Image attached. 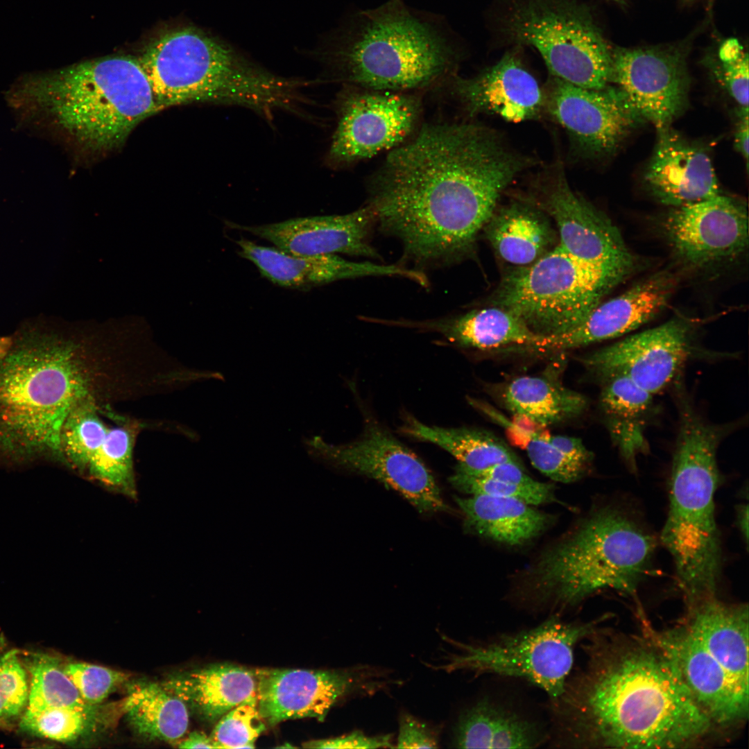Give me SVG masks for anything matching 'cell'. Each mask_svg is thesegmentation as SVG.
<instances>
[{"mask_svg":"<svg viewBox=\"0 0 749 749\" xmlns=\"http://www.w3.org/2000/svg\"><path fill=\"white\" fill-rule=\"evenodd\" d=\"M528 162L488 128L427 124L390 152L372 180L368 205L413 260L452 263L471 251Z\"/></svg>","mask_w":749,"mask_h":749,"instance_id":"6da1fadb","label":"cell"},{"mask_svg":"<svg viewBox=\"0 0 749 749\" xmlns=\"http://www.w3.org/2000/svg\"><path fill=\"white\" fill-rule=\"evenodd\" d=\"M605 624L579 644L583 665L571 671L561 694L547 700L552 747L693 748L720 737L644 630Z\"/></svg>","mask_w":749,"mask_h":749,"instance_id":"7a4b0ae2","label":"cell"},{"mask_svg":"<svg viewBox=\"0 0 749 749\" xmlns=\"http://www.w3.org/2000/svg\"><path fill=\"white\" fill-rule=\"evenodd\" d=\"M7 100L21 126L92 153L121 147L139 123L160 110L139 60L128 56L26 75Z\"/></svg>","mask_w":749,"mask_h":749,"instance_id":"3957f363","label":"cell"},{"mask_svg":"<svg viewBox=\"0 0 749 749\" xmlns=\"http://www.w3.org/2000/svg\"><path fill=\"white\" fill-rule=\"evenodd\" d=\"M81 349L44 324L9 336L0 354V465L60 461V436L70 413L93 399Z\"/></svg>","mask_w":749,"mask_h":749,"instance_id":"277c9868","label":"cell"},{"mask_svg":"<svg viewBox=\"0 0 749 749\" xmlns=\"http://www.w3.org/2000/svg\"><path fill=\"white\" fill-rule=\"evenodd\" d=\"M655 544L626 512L612 506L592 510L524 572L513 599L531 612L562 617L603 590L634 598Z\"/></svg>","mask_w":749,"mask_h":749,"instance_id":"5b68a950","label":"cell"},{"mask_svg":"<svg viewBox=\"0 0 749 749\" xmlns=\"http://www.w3.org/2000/svg\"><path fill=\"white\" fill-rule=\"evenodd\" d=\"M678 428L669 480V508L661 540L671 556L686 605L716 596L722 550L714 497L721 483L717 451L732 431L703 416L678 393Z\"/></svg>","mask_w":749,"mask_h":749,"instance_id":"8992f818","label":"cell"},{"mask_svg":"<svg viewBox=\"0 0 749 749\" xmlns=\"http://www.w3.org/2000/svg\"><path fill=\"white\" fill-rule=\"evenodd\" d=\"M139 62L157 105L193 103L241 105L266 115L292 109L306 82L277 76L223 40L195 28L167 33L150 44Z\"/></svg>","mask_w":749,"mask_h":749,"instance_id":"52a82bcc","label":"cell"},{"mask_svg":"<svg viewBox=\"0 0 749 749\" xmlns=\"http://www.w3.org/2000/svg\"><path fill=\"white\" fill-rule=\"evenodd\" d=\"M321 54L355 86L390 92L434 83L451 74L456 58L444 28L402 0L356 13Z\"/></svg>","mask_w":749,"mask_h":749,"instance_id":"ba28073f","label":"cell"},{"mask_svg":"<svg viewBox=\"0 0 749 749\" xmlns=\"http://www.w3.org/2000/svg\"><path fill=\"white\" fill-rule=\"evenodd\" d=\"M630 274L577 258L558 244L503 277L493 306L519 316L537 335L556 336L578 326Z\"/></svg>","mask_w":749,"mask_h":749,"instance_id":"9c48e42d","label":"cell"},{"mask_svg":"<svg viewBox=\"0 0 749 749\" xmlns=\"http://www.w3.org/2000/svg\"><path fill=\"white\" fill-rule=\"evenodd\" d=\"M503 31L518 45L533 46L552 76L592 89L610 83L612 49L589 9L576 0H517Z\"/></svg>","mask_w":749,"mask_h":749,"instance_id":"30bf717a","label":"cell"},{"mask_svg":"<svg viewBox=\"0 0 749 749\" xmlns=\"http://www.w3.org/2000/svg\"><path fill=\"white\" fill-rule=\"evenodd\" d=\"M610 616L588 621H566L549 615L535 626L505 632L475 644L453 642L460 653L440 668L475 676L494 675L519 679L542 690L548 700L558 698L572 671L575 650Z\"/></svg>","mask_w":749,"mask_h":749,"instance_id":"8fae6325","label":"cell"},{"mask_svg":"<svg viewBox=\"0 0 749 749\" xmlns=\"http://www.w3.org/2000/svg\"><path fill=\"white\" fill-rule=\"evenodd\" d=\"M257 708L270 725L283 721L316 718L323 721L340 699L352 694H372L388 680L368 666L347 670L255 669Z\"/></svg>","mask_w":749,"mask_h":749,"instance_id":"7c38bea8","label":"cell"},{"mask_svg":"<svg viewBox=\"0 0 749 749\" xmlns=\"http://www.w3.org/2000/svg\"><path fill=\"white\" fill-rule=\"evenodd\" d=\"M694 327L687 320L673 318L580 361L601 381L622 376L655 395L675 382L689 361L699 355Z\"/></svg>","mask_w":749,"mask_h":749,"instance_id":"4fadbf2b","label":"cell"},{"mask_svg":"<svg viewBox=\"0 0 749 749\" xmlns=\"http://www.w3.org/2000/svg\"><path fill=\"white\" fill-rule=\"evenodd\" d=\"M421 111L418 97L400 92L352 89L341 98L328 153L349 164L395 148L413 132Z\"/></svg>","mask_w":749,"mask_h":749,"instance_id":"5bb4252c","label":"cell"},{"mask_svg":"<svg viewBox=\"0 0 749 749\" xmlns=\"http://www.w3.org/2000/svg\"><path fill=\"white\" fill-rule=\"evenodd\" d=\"M306 444L325 458L395 490L420 513L448 509L422 461L379 427H368L360 439L349 444L332 445L318 436Z\"/></svg>","mask_w":749,"mask_h":749,"instance_id":"9a60e30c","label":"cell"},{"mask_svg":"<svg viewBox=\"0 0 749 749\" xmlns=\"http://www.w3.org/2000/svg\"><path fill=\"white\" fill-rule=\"evenodd\" d=\"M642 629L676 667L694 701L721 737L743 727L749 694L741 690L682 619L657 629L640 615Z\"/></svg>","mask_w":749,"mask_h":749,"instance_id":"2e32d148","label":"cell"},{"mask_svg":"<svg viewBox=\"0 0 749 749\" xmlns=\"http://www.w3.org/2000/svg\"><path fill=\"white\" fill-rule=\"evenodd\" d=\"M544 106L588 157L615 152L644 121L616 86L585 89L551 76Z\"/></svg>","mask_w":749,"mask_h":749,"instance_id":"e0dca14e","label":"cell"},{"mask_svg":"<svg viewBox=\"0 0 749 749\" xmlns=\"http://www.w3.org/2000/svg\"><path fill=\"white\" fill-rule=\"evenodd\" d=\"M612 56L610 83L658 133L671 128L688 101L689 81L682 51L673 46L616 47Z\"/></svg>","mask_w":749,"mask_h":749,"instance_id":"ac0fdd59","label":"cell"},{"mask_svg":"<svg viewBox=\"0 0 749 749\" xmlns=\"http://www.w3.org/2000/svg\"><path fill=\"white\" fill-rule=\"evenodd\" d=\"M663 230L675 255L692 266L732 260L748 245V215L743 202L721 193L673 207Z\"/></svg>","mask_w":749,"mask_h":749,"instance_id":"d6986e66","label":"cell"},{"mask_svg":"<svg viewBox=\"0 0 749 749\" xmlns=\"http://www.w3.org/2000/svg\"><path fill=\"white\" fill-rule=\"evenodd\" d=\"M543 209L554 221L563 250L580 259L632 274L635 259L617 226L574 191L559 169L547 187Z\"/></svg>","mask_w":749,"mask_h":749,"instance_id":"ffe728a7","label":"cell"},{"mask_svg":"<svg viewBox=\"0 0 749 749\" xmlns=\"http://www.w3.org/2000/svg\"><path fill=\"white\" fill-rule=\"evenodd\" d=\"M677 285L669 271H660L621 295L599 303L578 326L562 334L542 337L531 351L549 352L583 347L635 330L667 306Z\"/></svg>","mask_w":749,"mask_h":749,"instance_id":"44dd1931","label":"cell"},{"mask_svg":"<svg viewBox=\"0 0 749 749\" xmlns=\"http://www.w3.org/2000/svg\"><path fill=\"white\" fill-rule=\"evenodd\" d=\"M376 221L369 205L342 215L314 216L259 225L226 222L232 229L246 231L285 252L299 255L342 253L377 258L369 243Z\"/></svg>","mask_w":749,"mask_h":749,"instance_id":"7402d4cb","label":"cell"},{"mask_svg":"<svg viewBox=\"0 0 749 749\" xmlns=\"http://www.w3.org/2000/svg\"><path fill=\"white\" fill-rule=\"evenodd\" d=\"M453 89L471 114H494L520 122L537 117L544 107V92L516 49L475 76L456 77Z\"/></svg>","mask_w":749,"mask_h":749,"instance_id":"603a6c76","label":"cell"},{"mask_svg":"<svg viewBox=\"0 0 749 749\" xmlns=\"http://www.w3.org/2000/svg\"><path fill=\"white\" fill-rule=\"evenodd\" d=\"M658 135L644 174L645 185L655 199L678 207L721 193L712 160L703 149L671 128Z\"/></svg>","mask_w":749,"mask_h":749,"instance_id":"cb8c5ba5","label":"cell"},{"mask_svg":"<svg viewBox=\"0 0 749 749\" xmlns=\"http://www.w3.org/2000/svg\"><path fill=\"white\" fill-rule=\"evenodd\" d=\"M236 243L240 248L239 256L253 263L263 277L285 288L306 289L368 276H399L411 281L417 277L415 270L395 264L351 261L336 254L295 255L243 238Z\"/></svg>","mask_w":749,"mask_h":749,"instance_id":"d4e9b609","label":"cell"},{"mask_svg":"<svg viewBox=\"0 0 749 749\" xmlns=\"http://www.w3.org/2000/svg\"><path fill=\"white\" fill-rule=\"evenodd\" d=\"M549 721L519 702L486 694L459 715L454 744L459 748H537L549 743Z\"/></svg>","mask_w":749,"mask_h":749,"instance_id":"484cf974","label":"cell"},{"mask_svg":"<svg viewBox=\"0 0 749 749\" xmlns=\"http://www.w3.org/2000/svg\"><path fill=\"white\" fill-rule=\"evenodd\" d=\"M748 605L717 596L687 605L682 620L734 684L749 694Z\"/></svg>","mask_w":749,"mask_h":749,"instance_id":"4316f807","label":"cell"},{"mask_svg":"<svg viewBox=\"0 0 749 749\" xmlns=\"http://www.w3.org/2000/svg\"><path fill=\"white\" fill-rule=\"evenodd\" d=\"M161 685L211 721L219 719L257 693L254 669L227 663L179 673Z\"/></svg>","mask_w":749,"mask_h":749,"instance_id":"83f0119b","label":"cell"},{"mask_svg":"<svg viewBox=\"0 0 749 749\" xmlns=\"http://www.w3.org/2000/svg\"><path fill=\"white\" fill-rule=\"evenodd\" d=\"M601 383L599 405L611 440L629 470L635 472L638 457L649 451L646 431L655 411L654 395L622 376Z\"/></svg>","mask_w":749,"mask_h":749,"instance_id":"f1b7e54d","label":"cell"},{"mask_svg":"<svg viewBox=\"0 0 749 749\" xmlns=\"http://www.w3.org/2000/svg\"><path fill=\"white\" fill-rule=\"evenodd\" d=\"M465 527L478 535L509 545L526 543L543 533L551 516L515 498L472 494L456 497Z\"/></svg>","mask_w":749,"mask_h":749,"instance_id":"f546056e","label":"cell"},{"mask_svg":"<svg viewBox=\"0 0 749 749\" xmlns=\"http://www.w3.org/2000/svg\"><path fill=\"white\" fill-rule=\"evenodd\" d=\"M413 327L440 333L451 343L465 347L490 350L533 345L541 336L513 312L492 306L450 318L415 322Z\"/></svg>","mask_w":749,"mask_h":749,"instance_id":"4dcf8cb0","label":"cell"},{"mask_svg":"<svg viewBox=\"0 0 749 749\" xmlns=\"http://www.w3.org/2000/svg\"><path fill=\"white\" fill-rule=\"evenodd\" d=\"M484 227L497 255L517 267L535 261L553 248L556 239L549 218L539 209L519 202L494 211Z\"/></svg>","mask_w":749,"mask_h":749,"instance_id":"1f68e13d","label":"cell"},{"mask_svg":"<svg viewBox=\"0 0 749 749\" xmlns=\"http://www.w3.org/2000/svg\"><path fill=\"white\" fill-rule=\"evenodd\" d=\"M502 398L510 412L541 425L578 416L588 405L583 395L566 388L551 374L515 378L506 386Z\"/></svg>","mask_w":749,"mask_h":749,"instance_id":"d6a6232c","label":"cell"},{"mask_svg":"<svg viewBox=\"0 0 749 749\" xmlns=\"http://www.w3.org/2000/svg\"><path fill=\"white\" fill-rule=\"evenodd\" d=\"M123 710L130 725L148 739L175 743L186 734L189 709L186 703L161 684L151 682L131 685Z\"/></svg>","mask_w":749,"mask_h":749,"instance_id":"836d02e7","label":"cell"},{"mask_svg":"<svg viewBox=\"0 0 749 749\" xmlns=\"http://www.w3.org/2000/svg\"><path fill=\"white\" fill-rule=\"evenodd\" d=\"M402 430L414 438L440 446L454 456L459 465L471 470H483L503 462L521 464L501 440L484 430L429 427L412 418Z\"/></svg>","mask_w":749,"mask_h":749,"instance_id":"e575fe53","label":"cell"},{"mask_svg":"<svg viewBox=\"0 0 749 749\" xmlns=\"http://www.w3.org/2000/svg\"><path fill=\"white\" fill-rule=\"evenodd\" d=\"M31 675L28 707L31 710L48 707H70L89 712H98V706L87 703L77 688L59 665L49 655L32 654L26 660Z\"/></svg>","mask_w":749,"mask_h":749,"instance_id":"d590c367","label":"cell"},{"mask_svg":"<svg viewBox=\"0 0 749 749\" xmlns=\"http://www.w3.org/2000/svg\"><path fill=\"white\" fill-rule=\"evenodd\" d=\"M133 433L127 427H110L109 431L89 459L85 472L106 486L133 497Z\"/></svg>","mask_w":749,"mask_h":749,"instance_id":"8d00e7d4","label":"cell"},{"mask_svg":"<svg viewBox=\"0 0 749 749\" xmlns=\"http://www.w3.org/2000/svg\"><path fill=\"white\" fill-rule=\"evenodd\" d=\"M98 712L70 707H48L41 710L27 709L20 721V728L35 736L60 742L76 740L95 728Z\"/></svg>","mask_w":749,"mask_h":749,"instance_id":"74e56055","label":"cell"},{"mask_svg":"<svg viewBox=\"0 0 749 749\" xmlns=\"http://www.w3.org/2000/svg\"><path fill=\"white\" fill-rule=\"evenodd\" d=\"M451 485L463 492L492 497L515 498L529 505L556 501L552 485L536 481L528 485H518L470 474L457 465L449 478Z\"/></svg>","mask_w":749,"mask_h":749,"instance_id":"f35d334b","label":"cell"},{"mask_svg":"<svg viewBox=\"0 0 749 749\" xmlns=\"http://www.w3.org/2000/svg\"><path fill=\"white\" fill-rule=\"evenodd\" d=\"M265 727L255 696L221 716L210 738L214 748H253Z\"/></svg>","mask_w":749,"mask_h":749,"instance_id":"ab89813d","label":"cell"},{"mask_svg":"<svg viewBox=\"0 0 749 749\" xmlns=\"http://www.w3.org/2000/svg\"><path fill=\"white\" fill-rule=\"evenodd\" d=\"M526 449L533 465L551 479L571 483L583 477L589 466L576 461L549 442L546 436L526 432Z\"/></svg>","mask_w":749,"mask_h":749,"instance_id":"60d3db41","label":"cell"},{"mask_svg":"<svg viewBox=\"0 0 749 749\" xmlns=\"http://www.w3.org/2000/svg\"><path fill=\"white\" fill-rule=\"evenodd\" d=\"M63 670L83 699L92 705H98L130 678L126 673L85 662L69 663Z\"/></svg>","mask_w":749,"mask_h":749,"instance_id":"b9f144b4","label":"cell"},{"mask_svg":"<svg viewBox=\"0 0 749 749\" xmlns=\"http://www.w3.org/2000/svg\"><path fill=\"white\" fill-rule=\"evenodd\" d=\"M714 74L721 85L740 107H748V55L734 38L724 41L719 47Z\"/></svg>","mask_w":749,"mask_h":749,"instance_id":"7bdbcfd3","label":"cell"},{"mask_svg":"<svg viewBox=\"0 0 749 749\" xmlns=\"http://www.w3.org/2000/svg\"><path fill=\"white\" fill-rule=\"evenodd\" d=\"M25 670L16 651H10L0 657V694L5 716L19 714L28 698Z\"/></svg>","mask_w":749,"mask_h":749,"instance_id":"ee69618b","label":"cell"},{"mask_svg":"<svg viewBox=\"0 0 749 749\" xmlns=\"http://www.w3.org/2000/svg\"><path fill=\"white\" fill-rule=\"evenodd\" d=\"M398 748H437L438 732L413 716L404 713L399 718Z\"/></svg>","mask_w":749,"mask_h":749,"instance_id":"f6af8a7d","label":"cell"},{"mask_svg":"<svg viewBox=\"0 0 749 749\" xmlns=\"http://www.w3.org/2000/svg\"><path fill=\"white\" fill-rule=\"evenodd\" d=\"M303 747L309 748H393L392 735L368 737L361 731L333 739L313 740L304 743Z\"/></svg>","mask_w":749,"mask_h":749,"instance_id":"bcb514c9","label":"cell"},{"mask_svg":"<svg viewBox=\"0 0 749 749\" xmlns=\"http://www.w3.org/2000/svg\"><path fill=\"white\" fill-rule=\"evenodd\" d=\"M464 471L480 476L491 478L518 485H528L535 483L533 479L522 470L521 464L513 462H503L493 465L481 470H471L458 465Z\"/></svg>","mask_w":749,"mask_h":749,"instance_id":"7dc6e473","label":"cell"},{"mask_svg":"<svg viewBox=\"0 0 749 749\" xmlns=\"http://www.w3.org/2000/svg\"><path fill=\"white\" fill-rule=\"evenodd\" d=\"M546 438L554 447L572 459L591 466L593 454L580 439L562 435L546 436Z\"/></svg>","mask_w":749,"mask_h":749,"instance_id":"c3c4849f","label":"cell"},{"mask_svg":"<svg viewBox=\"0 0 749 749\" xmlns=\"http://www.w3.org/2000/svg\"><path fill=\"white\" fill-rule=\"evenodd\" d=\"M737 117V126L734 135V147L743 157L748 170L749 154L748 107H740Z\"/></svg>","mask_w":749,"mask_h":749,"instance_id":"681fc988","label":"cell"},{"mask_svg":"<svg viewBox=\"0 0 749 749\" xmlns=\"http://www.w3.org/2000/svg\"><path fill=\"white\" fill-rule=\"evenodd\" d=\"M180 748H214L210 737L198 731L191 732L178 743Z\"/></svg>","mask_w":749,"mask_h":749,"instance_id":"f907efd6","label":"cell"},{"mask_svg":"<svg viewBox=\"0 0 749 749\" xmlns=\"http://www.w3.org/2000/svg\"><path fill=\"white\" fill-rule=\"evenodd\" d=\"M737 522L738 528L744 538L745 544L748 542V506L740 504L737 510Z\"/></svg>","mask_w":749,"mask_h":749,"instance_id":"816d5d0a","label":"cell"},{"mask_svg":"<svg viewBox=\"0 0 749 749\" xmlns=\"http://www.w3.org/2000/svg\"><path fill=\"white\" fill-rule=\"evenodd\" d=\"M8 341H9V336H5V337H1L0 338V354L3 351L5 347H6V345H7V344L8 343Z\"/></svg>","mask_w":749,"mask_h":749,"instance_id":"f5cc1de1","label":"cell"},{"mask_svg":"<svg viewBox=\"0 0 749 749\" xmlns=\"http://www.w3.org/2000/svg\"><path fill=\"white\" fill-rule=\"evenodd\" d=\"M2 716H5V713H4V708H3V701H2L1 696V694H0V717Z\"/></svg>","mask_w":749,"mask_h":749,"instance_id":"db71d44e","label":"cell"},{"mask_svg":"<svg viewBox=\"0 0 749 749\" xmlns=\"http://www.w3.org/2000/svg\"><path fill=\"white\" fill-rule=\"evenodd\" d=\"M610 1H614L615 2H621L623 0H610Z\"/></svg>","mask_w":749,"mask_h":749,"instance_id":"11a10c76","label":"cell"}]
</instances>
